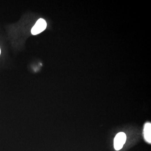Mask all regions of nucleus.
Instances as JSON below:
<instances>
[{"instance_id":"7ed1b4c3","label":"nucleus","mask_w":151,"mask_h":151,"mask_svg":"<svg viewBox=\"0 0 151 151\" xmlns=\"http://www.w3.org/2000/svg\"><path fill=\"white\" fill-rule=\"evenodd\" d=\"M144 136L145 140L148 142L150 143L151 142V124L150 123H147L144 126Z\"/></svg>"},{"instance_id":"f257e3e1","label":"nucleus","mask_w":151,"mask_h":151,"mask_svg":"<svg viewBox=\"0 0 151 151\" xmlns=\"http://www.w3.org/2000/svg\"><path fill=\"white\" fill-rule=\"evenodd\" d=\"M126 140V134L123 132L118 133L114 140V146L116 150H119L123 147Z\"/></svg>"},{"instance_id":"20e7f679","label":"nucleus","mask_w":151,"mask_h":151,"mask_svg":"<svg viewBox=\"0 0 151 151\" xmlns=\"http://www.w3.org/2000/svg\"><path fill=\"white\" fill-rule=\"evenodd\" d=\"M1 49H0V55H1Z\"/></svg>"},{"instance_id":"f03ea898","label":"nucleus","mask_w":151,"mask_h":151,"mask_svg":"<svg viewBox=\"0 0 151 151\" xmlns=\"http://www.w3.org/2000/svg\"><path fill=\"white\" fill-rule=\"evenodd\" d=\"M47 27V23L45 20L40 19L37 20L33 27L31 30V33L33 35H37L45 30Z\"/></svg>"}]
</instances>
